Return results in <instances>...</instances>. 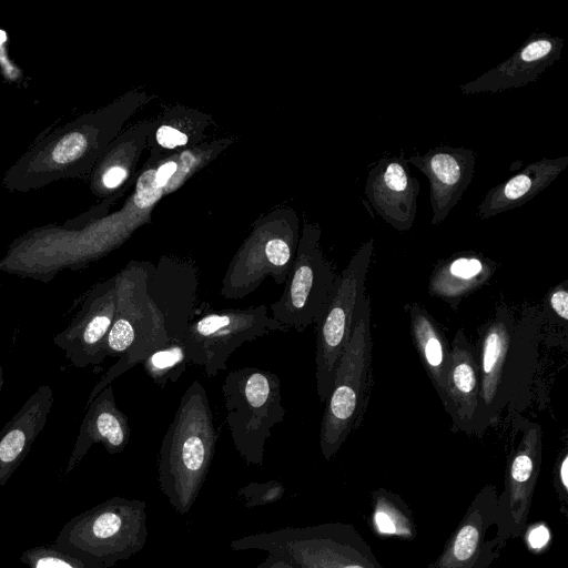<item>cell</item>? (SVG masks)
Returning a JSON list of instances; mask_svg holds the SVG:
<instances>
[{"label":"cell","instance_id":"cell-5","mask_svg":"<svg viewBox=\"0 0 568 568\" xmlns=\"http://www.w3.org/2000/svg\"><path fill=\"white\" fill-rule=\"evenodd\" d=\"M146 503L111 497L64 524L53 544L112 568L142 550L148 538Z\"/></svg>","mask_w":568,"mask_h":568},{"label":"cell","instance_id":"cell-24","mask_svg":"<svg viewBox=\"0 0 568 568\" xmlns=\"http://www.w3.org/2000/svg\"><path fill=\"white\" fill-rule=\"evenodd\" d=\"M496 263L480 253L460 252L442 261L434 268L428 291L456 310L460 301L486 283Z\"/></svg>","mask_w":568,"mask_h":568},{"label":"cell","instance_id":"cell-16","mask_svg":"<svg viewBox=\"0 0 568 568\" xmlns=\"http://www.w3.org/2000/svg\"><path fill=\"white\" fill-rule=\"evenodd\" d=\"M199 281L197 270L191 263L169 256H162L150 271L146 292L171 342H182L192 322Z\"/></svg>","mask_w":568,"mask_h":568},{"label":"cell","instance_id":"cell-31","mask_svg":"<svg viewBox=\"0 0 568 568\" xmlns=\"http://www.w3.org/2000/svg\"><path fill=\"white\" fill-rule=\"evenodd\" d=\"M552 485L559 501V511L568 518V452L566 447L556 459L552 471Z\"/></svg>","mask_w":568,"mask_h":568},{"label":"cell","instance_id":"cell-14","mask_svg":"<svg viewBox=\"0 0 568 568\" xmlns=\"http://www.w3.org/2000/svg\"><path fill=\"white\" fill-rule=\"evenodd\" d=\"M257 232L235 254L222 280L221 295L239 300L255 291L271 276L284 284L296 254L295 232Z\"/></svg>","mask_w":568,"mask_h":568},{"label":"cell","instance_id":"cell-1","mask_svg":"<svg viewBox=\"0 0 568 568\" xmlns=\"http://www.w3.org/2000/svg\"><path fill=\"white\" fill-rule=\"evenodd\" d=\"M541 310L523 307L515 315L500 303L478 331L475 347L479 369V393L470 435L483 436L503 413L519 414L530 404L541 342Z\"/></svg>","mask_w":568,"mask_h":568},{"label":"cell","instance_id":"cell-29","mask_svg":"<svg viewBox=\"0 0 568 568\" xmlns=\"http://www.w3.org/2000/svg\"><path fill=\"white\" fill-rule=\"evenodd\" d=\"M541 310V325H550L554 329L561 326L567 333L568 323V282L551 287Z\"/></svg>","mask_w":568,"mask_h":568},{"label":"cell","instance_id":"cell-30","mask_svg":"<svg viewBox=\"0 0 568 568\" xmlns=\"http://www.w3.org/2000/svg\"><path fill=\"white\" fill-rule=\"evenodd\" d=\"M285 493L282 483L268 480L265 483H250L237 490V496L247 508L264 506L280 500Z\"/></svg>","mask_w":568,"mask_h":568},{"label":"cell","instance_id":"cell-11","mask_svg":"<svg viewBox=\"0 0 568 568\" xmlns=\"http://www.w3.org/2000/svg\"><path fill=\"white\" fill-rule=\"evenodd\" d=\"M318 240V229H305L283 294L270 306V316L287 329L303 332L315 324L333 291L337 275L324 257Z\"/></svg>","mask_w":568,"mask_h":568},{"label":"cell","instance_id":"cell-4","mask_svg":"<svg viewBox=\"0 0 568 568\" xmlns=\"http://www.w3.org/2000/svg\"><path fill=\"white\" fill-rule=\"evenodd\" d=\"M230 547L265 550L296 568H384L356 528L345 523L256 532L231 541Z\"/></svg>","mask_w":568,"mask_h":568},{"label":"cell","instance_id":"cell-2","mask_svg":"<svg viewBox=\"0 0 568 568\" xmlns=\"http://www.w3.org/2000/svg\"><path fill=\"white\" fill-rule=\"evenodd\" d=\"M217 433L204 386L195 379L181 397L158 458V480L172 508L186 515L209 474Z\"/></svg>","mask_w":568,"mask_h":568},{"label":"cell","instance_id":"cell-12","mask_svg":"<svg viewBox=\"0 0 568 568\" xmlns=\"http://www.w3.org/2000/svg\"><path fill=\"white\" fill-rule=\"evenodd\" d=\"M521 436L508 457L504 489L498 494L496 532L501 549L526 529L542 460V430L538 423L521 422Z\"/></svg>","mask_w":568,"mask_h":568},{"label":"cell","instance_id":"cell-9","mask_svg":"<svg viewBox=\"0 0 568 568\" xmlns=\"http://www.w3.org/2000/svg\"><path fill=\"white\" fill-rule=\"evenodd\" d=\"M373 253L374 240L369 239L336 276L328 302L315 323L316 392L323 404L331 393L337 365L351 339L358 306L366 296L365 282Z\"/></svg>","mask_w":568,"mask_h":568},{"label":"cell","instance_id":"cell-28","mask_svg":"<svg viewBox=\"0 0 568 568\" xmlns=\"http://www.w3.org/2000/svg\"><path fill=\"white\" fill-rule=\"evenodd\" d=\"M28 568H104L102 565L70 552L54 544L29 548L20 556Z\"/></svg>","mask_w":568,"mask_h":568},{"label":"cell","instance_id":"cell-36","mask_svg":"<svg viewBox=\"0 0 568 568\" xmlns=\"http://www.w3.org/2000/svg\"><path fill=\"white\" fill-rule=\"evenodd\" d=\"M531 536H536V538L529 537V544L531 548H540L542 542H546L548 539V531H541V529H537L530 534Z\"/></svg>","mask_w":568,"mask_h":568},{"label":"cell","instance_id":"cell-8","mask_svg":"<svg viewBox=\"0 0 568 568\" xmlns=\"http://www.w3.org/2000/svg\"><path fill=\"white\" fill-rule=\"evenodd\" d=\"M222 394L236 450L248 465H262L271 429L286 413L280 377L257 367H241L226 375Z\"/></svg>","mask_w":568,"mask_h":568},{"label":"cell","instance_id":"cell-17","mask_svg":"<svg viewBox=\"0 0 568 568\" xmlns=\"http://www.w3.org/2000/svg\"><path fill=\"white\" fill-rule=\"evenodd\" d=\"M364 192L375 212L395 230L413 226L419 182L410 174L404 152L379 159L368 171Z\"/></svg>","mask_w":568,"mask_h":568},{"label":"cell","instance_id":"cell-35","mask_svg":"<svg viewBox=\"0 0 568 568\" xmlns=\"http://www.w3.org/2000/svg\"><path fill=\"white\" fill-rule=\"evenodd\" d=\"M256 568H296L292 562L276 556L268 554L267 557L257 565Z\"/></svg>","mask_w":568,"mask_h":568},{"label":"cell","instance_id":"cell-33","mask_svg":"<svg viewBox=\"0 0 568 568\" xmlns=\"http://www.w3.org/2000/svg\"><path fill=\"white\" fill-rule=\"evenodd\" d=\"M156 140L165 149H175L187 143L185 133L173 126H161L156 132Z\"/></svg>","mask_w":568,"mask_h":568},{"label":"cell","instance_id":"cell-34","mask_svg":"<svg viewBox=\"0 0 568 568\" xmlns=\"http://www.w3.org/2000/svg\"><path fill=\"white\" fill-rule=\"evenodd\" d=\"M176 168L178 164L173 161L165 162L164 164L158 168V170L155 171L154 181L159 189L162 190L168 184V182L176 171Z\"/></svg>","mask_w":568,"mask_h":568},{"label":"cell","instance_id":"cell-37","mask_svg":"<svg viewBox=\"0 0 568 568\" xmlns=\"http://www.w3.org/2000/svg\"><path fill=\"white\" fill-rule=\"evenodd\" d=\"M3 383H4V379H3V368L0 365V392H1L2 387H3Z\"/></svg>","mask_w":568,"mask_h":568},{"label":"cell","instance_id":"cell-13","mask_svg":"<svg viewBox=\"0 0 568 568\" xmlns=\"http://www.w3.org/2000/svg\"><path fill=\"white\" fill-rule=\"evenodd\" d=\"M498 490L485 485L473 498L428 568H489L503 551L496 532Z\"/></svg>","mask_w":568,"mask_h":568},{"label":"cell","instance_id":"cell-19","mask_svg":"<svg viewBox=\"0 0 568 568\" xmlns=\"http://www.w3.org/2000/svg\"><path fill=\"white\" fill-rule=\"evenodd\" d=\"M475 162L473 150L449 145L408 158L407 163L417 168L429 181L432 225L443 223L459 202L473 180Z\"/></svg>","mask_w":568,"mask_h":568},{"label":"cell","instance_id":"cell-25","mask_svg":"<svg viewBox=\"0 0 568 568\" xmlns=\"http://www.w3.org/2000/svg\"><path fill=\"white\" fill-rule=\"evenodd\" d=\"M404 308L409 320L413 343L444 406L450 361L448 341L435 318L422 304L408 303Z\"/></svg>","mask_w":568,"mask_h":568},{"label":"cell","instance_id":"cell-27","mask_svg":"<svg viewBox=\"0 0 568 568\" xmlns=\"http://www.w3.org/2000/svg\"><path fill=\"white\" fill-rule=\"evenodd\" d=\"M190 363L183 342L174 341L151 353L143 362L149 377L160 387L170 381L175 383Z\"/></svg>","mask_w":568,"mask_h":568},{"label":"cell","instance_id":"cell-20","mask_svg":"<svg viewBox=\"0 0 568 568\" xmlns=\"http://www.w3.org/2000/svg\"><path fill=\"white\" fill-rule=\"evenodd\" d=\"M79 428L73 449L64 468L69 475L94 444H102L109 454L122 453L129 443L131 428L126 415L115 404L113 386L109 384L89 405Z\"/></svg>","mask_w":568,"mask_h":568},{"label":"cell","instance_id":"cell-23","mask_svg":"<svg viewBox=\"0 0 568 568\" xmlns=\"http://www.w3.org/2000/svg\"><path fill=\"white\" fill-rule=\"evenodd\" d=\"M568 165V155L542 158L491 187L478 205L477 215L485 220L525 205L550 185Z\"/></svg>","mask_w":568,"mask_h":568},{"label":"cell","instance_id":"cell-32","mask_svg":"<svg viewBox=\"0 0 568 568\" xmlns=\"http://www.w3.org/2000/svg\"><path fill=\"white\" fill-rule=\"evenodd\" d=\"M155 170L144 172L136 182L134 202L138 207L145 209L155 203L161 194L154 181Z\"/></svg>","mask_w":568,"mask_h":568},{"label":"cell","instance_id":"cell-7","mask_svg":"<svg viewBox=\"0 0 568 568\" xmlns=\"http://www.w3.org/2000/svg\"><path fill=\"white\" fill-rule=\"evenodd\" d=\"M372 351L371 300L365 296L358 306L351 339L337 365L333 387L324 403L320 447L326 460L339 450L365 409Z\"/></svg>","mask_w":568,"mask_h":568},{"label":"cell","instance_id":"cell-22","mask_svg":"<svg viewBox=\"0 0 568 568\" xmlns=\"http://www.w3.org/2000/svg\"><path fill=\"white\" fill-rule=\"evenodd\" d=\"M52 406V388L41 385L0 430V487L27 457L44 428Z\"/></svg>","mask_w":568,"mask_h":568},{"label":"cell","instance_id":"cell-18","mask_svg":"<svg viewBox=\"0 0 568 568\" xmlns=\"http://www.w3.org/2000/svg\"><path fill=\"white\" fill-rule=\"evenodd\" d=\"M562 48V38L534 32L507 60L462 84V93H496L535 82L560 59Z\"/></svg>","mask_w":568,"mask_h":568},{"label":"cell","instance_id":"cell-15","mask_svg":"<svg viewBox=\"0 0 568 568\" xmlns=\"http://www.w3.org/2000/svg\"><path fill=\"white\" fill-rule=\"evenodd\" d=\"M116 308V276L97 283L85 294L79 312L53 337L75 368L99 366L106 357V338Z\"/></svg>","mask_w":568,"mask_h":568},{"label":"cell","instance_id":"cell-26","mask_svg":"<svg viewBox=\"0 0 568 568\" xmlns=\"http://www.w3.org/2000/svg\"><path fill=\"white\" fill-rule=\"evenodd\" d=\"M371 529L379 537H397L414 540L417 535L415 519L410 507L403 498L385 488L371 493Z\"/></svg>","mask_w":568,"mask_h":568},{"label":"cell","instance_id":"cell-6","mask_svg":"<svg viewBox=\"0 0 568 568\" xmlns=\"http://www.w3.org/2000/svg\"><path fill=\"white\" fill-rule=\"evenodd\" d=\"M104 118L103 112L84 114L45 135L8 170L3 185L26 192L85 174L104 144Z\"/></svg>","mask_w":568,"mask_h":568},{"label":"cell","instance_id":"cell-10","mask_svg":"<svg viewBox=\"0 0 568 568\" xmlns=\"http://www.w3.org/2000/svg\"><path fill=\"white\" fill-rule=\"evenodd\" d=\"M287 328L268 315L266 305L209 312L192 321L182 338L190 363L209 377L226 369L230 355L242 344Z\"/></svg>","mask_w":568,"mask_h":568},{"label":"cell","instance_id":"cell-3","mask_svg":"<svg viewBox=\"0 0 568 568\" xmlns=\"http://www.w3.org/2000/svg\"><path fill=\"white\" fill-rule=\"evenodd\" d=\"M152 266L151 262L131 261L115 274L116 308L106 338V356L119 359L95 384L87 405L113 379L171 343L146 292Z\"/></svg>","mask_w":568,"mask_h":568},{"label":"cell","instance_id":"cell-21","mask_svg":"<svg viewBox=\"0 0 568 568\" xmlns=\"http://www.w3.org/2000/svg\"><path fill=\"white\" fill-rule=\"evenodd\" d=\"M479 369L475 346L463 328L455 333L446 378L444 408L453 420V430L470 435L478 403Z\"/></svg>","mask_w":568,"mask_h":568}]
</instances>
